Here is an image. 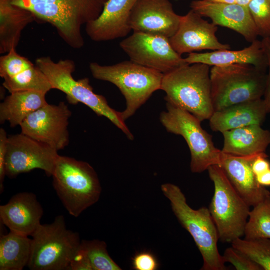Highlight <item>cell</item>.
<instances>
[{"label": "cell", "instance_id": "cell-1", "mask_svg": "<svg viewBox=\"0 0 270 270\" xmlns=\"http://www.w3.org/2000/svg\"><path fill=\"white\" fill-rule=\"evenodd\" d=\"M108 0H10L30 12L36 20L50 24L70 47L79 49L84 41V25L97 19Z\"/></svg>", "mask_w": 270, "mask_h": 270}, {"label": "cell", "instance_id": "cell-2", "mask_svg": "<svg viewBox=\"0 0 270 270\" xmlns=\"http://www.w3.org/2000/svg\"><path fill=\"white\" fill-rule=\"evenodd\" d=\"M210 67L188 64L164 74L160 90L166 94V102L188 112L200 122L210 120L214 112Z\"/></svg>", "mask_w": 270, "mask_h": 270}, {"label": "cell", "instance_id": "cell-3", "mask_svg": "<svg viewBox=\"0 0 270 270\" xmlns=\"http://www.w3.org/2000/svg\"><path fill=\"white\" fill-rule=\"evenodd\" d=\"M36 65L47 77L52 89L66 94L69 104L82 103L92 110L98 116L108 119L132 140L134 136L122 118L120 112L112 108L104 96L94 92L87 78L76 80L72 76L75 62L70 60L54 62L49 56L38 58Z\"/></svg>", "mask_w": 270, "mask_h": 270}, {"label": "cell", "instance_id": "cell-4", "mask_svg": "<svg viewBox=\"0 0 270 270\" xmlns=\"http://www.w3.org/2000/svg\"><path fill=\"white\" fill-rule=\"evenodd\" d=\"M161 190L178 221L191 235L200 252L203 259L201 270H227L218 250V232L208 208H192L181 189L174 184H163Z\"/></svg>", "mask_w": 270, "mask_h": 270}, {"label": "cell", "instance_id": "cell-5", "mask_svg": "<svg viewBox=\"0 0 270 270\" xmlns=\"http://www.w3.org/2000/svg\"><path fill=\"white\" fill-rule=\"evenodd\" d=\"M52 177L54 188L72 216L78 218L99 200L102 186L96 172L88 163L60 156Z\"/></svg>", "mask_w": 270, "mask_h": 270}, {"label": "cell", "instance_id": "cell-6", "mask_svg": "<svg viewBox=\"0 0 270 270\" xmlns=\"http://www.w3.org/2000/svg\"><path fill=\"white\" fill-rule=\"evenodd\" d=\"M92 76L115 85L126 100V108L120 112L124 121L132 116L158 90H160L164 75L156 70L130 61L112 66L91 62Z\"/></svg>", "mask_w": 270, "mask_h": 270}, {"label": "cell", "instance_id": "cell-7", "mask_svg": "<svg viewBox=\"0 0 270 270\" xmlns=\"http://www.w3.org/2000/svg\"><path fill=\"white\" fill-rule=\"evenodd\" d=\"M211 96L214 112L262 98L266 70L248 64L212 66L210 70Z\"/></svg>", "mask_w": 270, "mask_h": 270}, {"label": "cell", "instance_id": "cell-8", "mask_svg": "<svg viewBox=\"0 0 270 270\" xmlns=\"http://www.w3.org/2000/svg\"><path fill=\"white\" fill-rule=\"evenodd\" d=\"M31 270H70L81 240L78 232L67 228L62 215L50 224H40L31 236Z\"/></svg>", "mask_w": 270, "mask_h": 270}, {"label": "cell", "instance_id": "cell-9", "mask_svg": "<svg viewBox=\"0 0 270 270\" xmlns=\"http://www.w3.org/2000/svg\"><path fill=\"white\" fill-rule=\"evenodd\" d=\"M214 185L209 210L218 230L219 240L232 243L244 235L250 206L234 189L218 165L207 170Z\"/></svg>", "mask_w": 270, "mask_h": 270}, {"label": "cell", "instance_id": "cell-10", "mask_svg": "<svg viewBox=\"0 0 270 270\" xmlns=\"http://www.w3.org/2000/svg\"><path fill=\"white\" fill-rule=\"evenodd\" d=\"M166 109L160 114V121L167 132L181 136L186 141L190 152L192 172L201 173L212 166H220L222 150L214 146L212 136L202 128V122L168 102Z\"/></svg>", "mask_w": 270, "mask_h": 270}, {"label": "cell", "instance_id": "cell-11", "mask_svg": "<svg viewBox=\"0 0 270 270\" xmlns=\"http://www.w3.org/2000/svg\"><path fill=\"white\" fill-rule=\"evenodd\" d=\"M60 155L53 147L22 134L8 136L6 174L14 178L36 169L52 176Z\"/></svg>", "mask_w": 270, "mask_h": 270}, {"label": "cell", "instance_id": "cell-12", "mask_svg": "<svg viewBox=\"0 0 270 270\" xmlns=\"http://www.w3.org/2000/svg\"><path fill=\"white\" fill-rule=\"evenodd\" d=\"M120 46L132 62L163 74L188 64L165 37L134 32Z\"/></svg>", "mask_w": 270, "mask_h": 270}, {"label": "cell", "instance_id": "cell-13", "mask_svg": "<svg viewBox=\"0 0 270 270\" xmlns=\"http://www.w3.org/2000/svg\"><path fill=\"white\" fill-rule=\"evenodd\" d=\"M71 116L64 102L58 105L48 104L24 120L20 126L21 132L58 151L70 143L68 126Z\"/></svg>", "mask_w": 270, "mask_h": 270}, {"label": "cell", "instance_id": "cell-14", "mask_svg": "<svg viewBox=\"0 0 270 270\" xmlns=\"http://www.w3.org/2000/svg\"><path fill=\"white\" fill-rule=\"evenodd\" d=\"M182 18L170 0H138L129 19L134 32L170 38L176 32Z\"/></svg>", "mask_w": 270, "mask_h": 270}, {"label": "cell", "instance_id": "cell-15", "mask_svg": "<svg viewBox=\"0 0 270 270\" xmlns=\"http://www.w3.org/2000/svg\"><path fill=\"white\" fill-rule=\"evenodd\" d=\"M204 17L191 10L182 16L176 34L170 38V43L180 55L203 50L212 51L230 50V46L220 42L216 33L218 26L203 18Z\"/></svg>", "mask_w": 270, "mask_h": 270}, {"label": "cell", "instance_id": "cell-16", "mask_svg": "<svg viewBox=\"0 0 270 270\" xmlns=\"http://www.w3.org/2000/svg\"><path fill=\"white\" fill-rule=\"evenodd\" d=\"M0 76L4 80L3 87L10 93L34 90L47 94L52 90L41 70L16 48L0 58Z\"/></svg>", "mask_w": 270, "mask_h": 270}, {"label": "cell", "instance_id": "cell-17", "mask_svg": "<svg viewBox=\"0 0 270 270\" xmlns=\"http://www.w3.org/2000/svg\"><path fill=\"white\" fill-rule=\"evenodd\" d=\"M190 7L202 17L210 18L216 26L236 32L249 42L257 40L258 34L248 7L208 0H193Z\"/></svg>", "mask_w": 270, "mask_h": 270}, {"label": "cell", "instance_id": "cell-18", "mask_svg": "<svg viewBox=\"0 0 270 270\" xmlns=\"http://www.w3.org/2000/svg\"><path fill=\"white\" fill-rule=\"evenodd\" d=\"M264 154L240 156L222 152L220 166L234 189L250 207L257 205L270 195V192L258 183L252 169L254 160Z\"/></svg>", "mask_w": 270, "mask_h": 270}, {"label": "cell", "instance_id": "cell-19", "mask_svg": "<svg viewBox=\"0 0 270 270\" xmlns=\"http://www.w3.org/2000/svg\"><path fill=\"white\" fill-rule=\"evenodd\" d=\"M138 0H108L100 16L86 25L93 41L106 42L126 37L132 30L131 12Z\"/></svg>", "mask_w": 270, "mask_h": 270}, {"label": "cell", "instance_id": "cell-20", "mask_svg": "<svg viewBox=\"0 0 270 270\" xmlns=\"http://www.w3.org/2000/svg\"><path fill=\"white\" fill-rule=\"evenodd\" d=\"M43 214L36 195L30 192L18 193L0 206L2 224L11 232L26 236H31L40 226Z\"/></svg>", "mask_w": 270, "mask_h": 270}, {"label": "cell", "instance_id": "cell-21", "mask_svg": "<svg viewBox=\"0 0 270 270\" xmlns=\"http://www.w3.org/2000/svg\"><path fill=\"white\" fill-rule=\"evenodd\" d=\"M268 114L264 100L244 102L214 112L210 126L214 132H224L258 124L262 125Z\"/></svg>", "mask_w": 270, "mask_h": 270}, {"label": "cell", "instance_id": "cell-22", "mask_svg": "<svg viewBox=\"0 0 270 270\" xmlns=\"http://www.w3.org/2000/svg\"><path fill=\"white\" fill-rule=\"evenodd\" d=\"M230 50L205 53L192 52L189 54L184 60L188 64L200 63L210 66L248 64L266 70L267 60L262 41L256 40L248 47L242 50Z\"/></svg>", "mask_w": 270, "mask_h": 270}, {"label": "cell", "instance_id": "cell-23", "mask_svg": "<svg viewBox=\"0 0 270 270\" xmlns=\"http://www.w3.org/2000/svg\"><path fill=\"white\" fill-rule=\"evenodd\" d=\"M224 142L222 152L233 156H246L266 153L270 144V132L254 124L222 133Z\"/></svg>", "mask_w": 270, "mask_h": 270}, {"label": "cell", "instance_id": "cell-24", "mask_svg": "<svg viewBox=\"0 0 270 270\" xmlns=\"http://www.w3.org/2000/svg\"><path fill=\"white\" fill-rule=\"evenodd\" d=\"M34 20L28 10L12 4L10 0H0V54L16 48L22 31Z\"/></svg>", "mask_w": 270, "mask_h": 270}, {"label": "cell", "instance_id": "cell-25", "mask_svg": "<svg viewBox=\"0 0 270 270\" xmlns=\"http://www.w3.org/2000/svg\"><path fill=\"white\" fill-rule=\"evenodd\" d=\"M6 96L0 104V123L11 128L20 126L30 114L47 104V94L34 90L18 91Z\"/></svg>", "mask_w": 270, "mask_h": 270}, {"label": "cell", "instance_id": "cell-26", "mask_svg": "<svg viewBox=\"0 0 270 270\" xmlns=\"http://www.w3.org/2000/svg\"><path fill=\"white\" fill-rule=\"evenodd\" d=\"M112 258L106 244L98 240H82L70 270H121Z\"/></svg>", "mask_w": 270, "mask_h": 270}, {"label": "cell", "instance_id": "cell-27", "mask_svg": "<svg viewBox=\"0 0 270 270\" xmlns=\"http://www.w3.org/2000/svg\"><path fill=\"white\" fill-rule=\"evenodd\" d=\"M32 238L10 231L0 236V270H22L31 255Z\"/></svg>", "mask_w": 270, "mask_h": 270}, {"label": "cell", "instance_id": "cell-28", "mask_svg": "<svg viewBox=\"0 0 270 270\" xmlns=\"http://www.w3.org/2000/svg\"><path fill=\"white\" fill-rule=\"evenodd\" d=\"M244 236L246 240L270 239V195L250 211Z\"/></svg>", "mask_w": 270, "mask_h": 270}, {"label": "cell", "instance_id": "cell-29", "mask_svg": "<svg viewBox=\"0 0 270 270\" xmlns=\"http://www.w3.org/2000/svg\"><path fill=\"white\" fill-rule=\"evenodd\" d=\"M232 246L258 264L264 270H270V239L238 238Z\"/></svg>", "mask_w": 270, "mask_h": 270}, {"label": "cell", "instance_id": "cell-30", "mask_svg": "<svg viewBox=\"0 0 270 270\" xmlns=\"http://www.w3.org/2000/svg\"><path fill=\"white\" fill-rule=\"evenodd\" d=\"M258 36L270 37V0H252L248 6Z\"/></svg>", "mask_w": 270, "mask_h": 270}, {"label": "cell", "instance_id": "cell-31", "mask_svg": "<svg viewBox=\"0 0 270 270\" xmlns=\"http://www.w3.org/2000/svg\"><path fill=\"white\" fill-rule=\"evenodd\" d=\"M226 262L232 264L237 270H262L256 262L232 246L222 256Z\"/></svg>", "mask_w": 270, "mask_h": 270}, {"label": "cell", "instance_id": "cell-32", "mask_svg": "<svg viewBox=\"0 0 270 270\" xmlns=\"http://www.w3.org/2000/svg\"><path fill=\"white\" fill-rule=\"evenodd\" d=\"M132 264L135 270H156L158 268L156 256L148 252H142L136 254L132 258Z\"/></svg>", "mask_w": 270, "mask_h": 270}, {"label": "cell", "instance_id": "cell-33", "mask_svg": "<svg viewBox=\"0 0 270 270\" xmlns=\"http://www.w3.org/2000/svg\"><path fill=\"white\" fill-rule=\"evenodd\" d=\"M8 136L4 128L0 129V194L4 192Z\"/></svg>", "mask_w": 270, "mask_h": 270}, {"label": "cell", "instance_id": "cell-34", "mask_svg": "<svg viewBox=\"0 0 270 270\" xmlns=\"http://www.w3.org/2000/svg\"><path fill=\"white\" fill-rule=\"evenodd\" d=\"M262 46L267 60L268 73L266 74V80L265 91L264 95V101L268 113L270 112V37L262 38Z\"/></svg>", "mask_w": 270, "mask_h": 270}, {"label": "cell", "instance_id": "cell-35", "mask_svg": "<svg viewBox=\"0 0 270 270\" xmlns=\"http://www.w3.org/2000/svg\"><path fill=\"white\" fill-rule=\"evenodd\" d=\"M266 154L258 156L253 162L252 169L256 176H258L270 169V162L266 159Z\"/></svg>", "mask_w": 270, "mask_h": 270}, {"label": "cell", "instance_id": "cell-36", "mask_svg": "<svg viewBox=\"0 0 270 270\" xmlns=\"http://www.w3.org/2000/svg\"><path fill=\"white\" fill-rule=\"evenodd\" d=\"M256 176L260 185L265 187L270 186V169Z\"/></svg>", "mask_w": 270, "mask_h": 270}, {"label": "cell", "instance_id": "cell-37", "mask_svg": "<svg viewBox=\"0 0 270 270\" xmlns=\"http://www.w3.org/2000/svg\"><path fill=\"white\" fill-rule=\"evenodd\" d=\"M251 0H235V2L236 4L248 7Z\"/></svg>", "mask_w": 270, "mask_h": 270}, {"label": "cell", "instance_id": "cell-38", "mask_svg": "<svg viewBox=\"0 0 270 270\" xmlns=\"http://www.w3.org/2000/svg\"><path fill=\"white\" fill-rule=\"evenodd\" d=\"M210 2L224 3V4H236L235 0H208Z\"/></svg>", "mask_w": 270, "mask_h": 270}]
</instances>
